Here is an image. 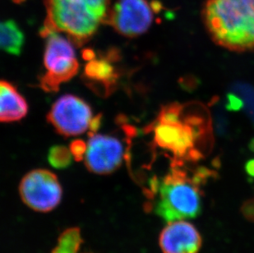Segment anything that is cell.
<instances>
[{
    "label": "cell",
    "instance_id": "cell-1",
    "mask_svg": "<svg viewBox=\"0 0 254 253\" xmlns=\"http://www.w3.org/2000/svg\"><path fill=\"white\" fill-rule=\"evenodd\" d=\"M149 129L155 145L170 154L171 163L197 161L211 140L210 120L196 105L164 106Z\"/></svg>",
    "mask_w": 254,
    "mask_h": 253
},
{
    "label": "cell",
    "instance_id": "cell-2",
    "mask_svg": "<svg viewBox=\"0 0 254 253\" xmlns=\"http://www.w3.org/2000/svg\"><path fill=\"white\" fill-rule=\"evenodd\" d=\"M211 171L189 172L185 164L171 163L163 177L152 179L146 189L149 208L166 222L194 219L202 210V186Z\"/></svg>",
    "mask_w": 254,
    "mask_h": 253
},
{
    "label": "cell",
    "instance_id": "cell-3",
    "mask_svg": "<svg viewBox=\"0 0 254 253\" xmlns=\"http://www.w3.org/2000/svg\"><path fill=\"white\" fill-rule=\"evenodd\" d=\"M202 19L216 45L234 52L254 51V0H206Z\"/></svg>",
    "mask_w": 254,
    "mask_h": 253
},
{
    "label": "cell",
    "instance_id": "cell-4",
    "mask_svg": "<svg viewBox=\"0 0 254 253\" xmlns=\"http://www.w3.org/2000/svg\"><path fill=\"white\" fill-rule=\"evenodd\" d=\"M47 17L41 30L61 31L75 43H85L101 22L80 0H46Z\"/></svg>",
    "mask_w": 254,
    "mask_h": 253
},
{
    "label": "cell",
    "instance_id": "cell-5",
    "mask_svg": "<svg viewBox=\"0 0 254 253\" xmlns=\"http://www.w3.org/2000/svg\"><path fill=\"white\" fill-rule=\"evenodd\" d=\"M46 39L44 54L45 74L40 78V86L46 92H56L60 86L74 77L79 70V63L72 43L56 31H43Z\"/></svg>",
    "mask_w": 254,
    "mask_h": 253
},
{
    "label": "cell",
    "instance_id": "cell-6",
    "mask_svg": "<svg viewBox=\"0 0 254 253\" xmlns=\"http://www.w3.org/2000/svg\"><path fill=\"white\" fill-rule=\"evenodd\" d=\"M22 201L37 212H50L60 205L63 189L57 176L50 170H31L22 178L19 184Z\"/></svg>",
    "mask_w": 254,
    "mask_h": 253
},
{
    "label": "cell",
    "instance_id": "cell-7",
    "mask_svg": "<svg viewBox=\"0 0 254 253\" xmlns=\"http://www.w3.org/2000/svg\"><path fill=\"white\" fill-rule=\"evenodd\" d=\"M149 0H118L111 9L107 23L126 37H137L146 33L153 23L161 7Z\"/></svg>",
    "mask_w": 254,
    "mask_h": 253
},
{
    "label": "cell",
    "instance_id": "cell-8",
    "mask_svg": "<svg viewBox=\"0 0 254 253\" xmlns=\"http://www.w3.org/2000/svg\"><path fill=\"white\" fill-rule=\"evenodd\" d=\"M94 118L90 105L73 95L58 99L47 115L48 122L65 136H77L90 131Z\"/></svg>",
    "mask_w": 254,
    "mask_h": 253
},
{
    "label": "cell",
    "instance_id": "cell-9",
    "mask_svg": "<svg viewBox=\"0 0 254 253\" xmlns=\"http://www.w3.org/2000/svg\"><path fill=\"white\" fill-rule=\"evenodd\" d=\"M125 158V146L118 137L107 134H91L83 158L90 172L111 174L121 166Z\"/></svg>",
    "mask_w": 254,
    "mask_h": 253
},
{
    "label": "cell",
    "instance_id": "cell-10",
    "mask_svg": "<svg viewBox=\"0 0 254 253\" xmlns=\"http://www.w3.org/2000/svg\"><path fill=\"white\" fill-rule=\"evenodd\" d=\"M163 253H198L202 239L197 228L186 220L169 222L159 236Z\"/></svg>",
    "mask_w": 254,
    "mask_h": 253
},
{
    "label": "cell",
    "instance_id": "cell-11",
    "mask_svg": "<svg viewBox=\"0 0 254 253\" xmlns=\"http://www.w3.org/2000/svg\"><path fill=\"white\" fill-rule=\"evenodd\" d=\"M83 57L88 61L83 74L86 83L104 96L111 94L118 81V72L112 64L111 57L96 58L91 50L84 51Z\"/></svg>",
    "mask_w": 254,
    "mask_h": 253
},
{
    "label": "cell",
    "instance_id": "cell-12",
    "mask_svg": "<svg viewBox=\"0 0 254 253\" xmlns=\"http://www.w3.org/2000/svg\"><path fill=\"white\" fill-rule=\"evenodd\" d=\"M28 105L12 83L0 80V122L18 121L27 115Z\"/></svg>",
    "mask_w": 254,
    "mask_h": 253
},
{
    "label": "cell",
    "instance_id": "cell-13",
    "mask_svg": "<svg viewBox=\"0 0 254 253\" xmlns=\"http://www.w3.org/2000/svg\"><path fill=\"white\" fill-rule=\"evenodd\" d=\"M24 45V36L12 20L0 21V51L18 55Z\"/></svg>",
    "mask_w": 254,
    "mask_h": 253
},
{
    "label": "cell",
    "instance_id": "cell-14",
    "mask_svg": "<svg viewBox=\"0 0 254 253\" xmlns=\"http://www.w3.org/2000/svg\"><path fill=\"white\" fill-rule=\"evenodd\" d=\"M82 244L81 229L77 227L68 228L60 234L57 244L51 253H82Z\"/></svg>",
    "mask_w": 254,
    "mask_h": 253
},
{
    "label": "cell",
    "instance_id": "cell-15",
    "mask_svg": "<svg viewBox=\"0 0 254 253\" xmlns=\"http://www.w3.org/2000/svg\"><path fill=\"white\" fill-rule=\"evenodd\" d=\"M73 155L64 146H55L51 147L49 151L48 161L53 167L56 169H65L72 164Z\"/></svg>",
    "mask_w": 254,
    "mask_h": 253
},
{
    "label": "cell",
    "instance_id": "cell-16",
    "mask_svg": "<svg viewBox=\"0 0 254 253\" xmlns=\"http://www.w3.org/2000/svg\"><path fill=\"white\" fill-rule=\"evenodd\" d=\"M101 22H107L111 12V0H80Z\"/></svg>",
    "mask_w": 254,
    "mask_h": 253
},
{
    "label": "cell",
    "instance_id": "cell-17",
    "mask_svg": "<svg viewBox=\"0 0 254 253\" xmlns=\"http://www.w3.org/2000/svg\"><path fill=\"white\" fill-rule=\"evenodd\" d=\"M86 144L84 141L77 140L71 143L70 151L72 152L73 158L75 160H82L84 158L85 152H86Z\"/></svg>",
    "mask_w": 254,
    "mask_h": 253
},
{
    "label": "cell",
    "instance_id": "cell-18",
    "mask_svg": "<svg viewBox=\"0 0 254 253\" xmlns=\"http://www.w3.org/2000/svg\"><path fill=\"white\" fill-rule=\"evenodd\" d=\"M248 171L250 173V175L254 176V161L250 162V164L248 165Z\"/></svg>",
    "mask_w": 254,
    "mask_h": 253
}]
</instances>
